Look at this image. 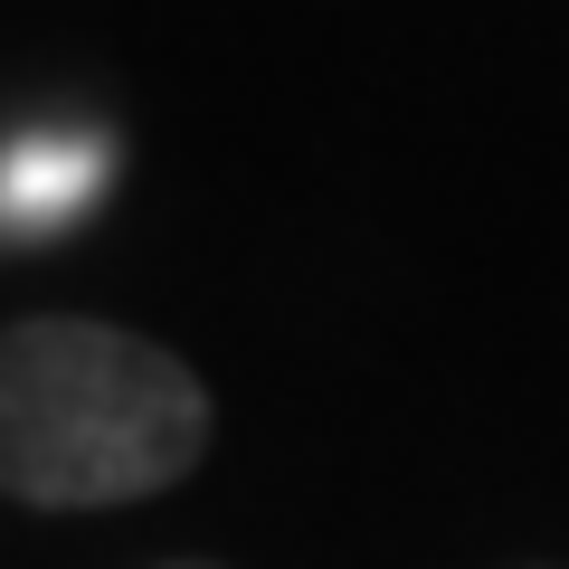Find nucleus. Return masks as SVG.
<instances>
[{
	"label": "nucleus",
	"instance_id": "1",
	"mask_svg": "<svg viewBox=\"0 0 569 569\" xmlns=\"http://www.w3.org/2000/svg\"><path fill=\"white\" fill-rule=\"evenodd\" d=\"M209 456V389L181 351L96 313L0 323V493L104 512L181 485Z\"/></svg>",
	"mask_w": 569,
	"mask_h": 569
},
{
	"label": "nucleus",
	"instance_id": "2",
	"mask_svg": "<svg viewBox=\"0 0 569 569\" xmlns=\"http://www.w3.org/2000/svg\"><path fill=\"white\" fill-rule=\"evenodd\" d=\"M114 142L96 123H39L0 142V238H67L104 209Z\"/></svg>",
	"mask_w": 569,
	"mask_h": 569
},
{
	"label": "nucleus",
	"instance_id": "3",
	"mask_svg": "<svg viewBox=\"0 0 569 569\" xmlns=\"http://www.w3.org/2000/svg\"><path fill=\"white\" fill-rule=\"evenodd\" d=\"M171 569H209V560H171Z\"/></svg>",
	"mask_w": 569,
	"mask_h": 569
}]
</instances>
